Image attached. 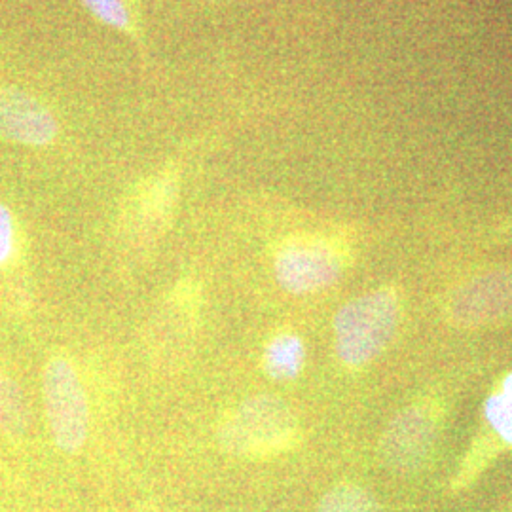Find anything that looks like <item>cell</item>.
Wrapping results in <instances>:
<instances>
[{"instance_id": "obj_1", "label": "cell", "mask_w": 512, "mask_h": 512, "mask_svg": "<svg viewBox=\"0 0 512 512\" xmlns=\"http://www.w3.org/2000/svg\"><path fill=\"white\" fill-rule=\"evenodd\" d=\"M220 448L239 459H274L296 450L302 425L293 408L274 395H256L224 414L217 429Z\"/></svg>"}, {"instance_id": "obj_2", "label": "cell", "mask_w": 512, "mask_h": 512, "mask_svg": "<svg viewBox=\"0 0 512 512\" xmlns=\"http://www.w3.org/2000/svg\"><path fill=\"white\" fill-rule=\"evenodd\" d=\"M403 317V296L387 285L346 302L334 315L336 357L348 368L376 361L397 336Z\"/></svg>"}, {"instance_id": "obj_3", "label": "cell", "mask_w": 512, "mask_h": 512, "mask_svg": "<svg viewBox=\"0 0 512 512\" xmlns=\"http://www.w3.org/2000/svg\"><path fill=\"white\" fill-rule=\"evenodd\" d=\"M353 253L348 241L327 232H298L277 243L274 274L283 291L321 293L348 272Z\"/></svg>"}, {"instance_id": "obj_4", "label": "cell", "mask_w": 512, "mask_h": 512, "mask_svg": "<svg viewBox=\"0 0 512 512\" xmlns=\"http://www.w3.org/2000/svg\"><path fill=\"white\" fill-rule=\"evenodd\" d=\"M446 420V403L435 397H420L406 404L387 423L378 454L385 467L397 475H416L433 458Z\"/></svg>"}, {"instance_id": "obj_5", "label": "cell", "mask_w": 512, "mask_h": 512, "mask_svg": "<svg viewBox=\"0 0 512 512\" xmlns=\"http://www.w3.org/2000/svg\"><path fill=\"white\" fill-rule=\"evenodd\" d=\"M442 317L452 329L478 332L512 323V266L467 275L442 298Z\"/></svg>"}, {"instance_id": "obj_6", "label": "cell", "mask_w": 512, "mask_h": 512, "mask_svg": "<svg viewBox=\"0 0 512 512\" xmlns=\"http://www.w3.org/2000/svg\"><path fill=\"white\" fill-rule=\"evenodd\" d=\"M42 403L50 435L65 454H76L90 437V403L73 361L52 355L42 368Z\"/></svg>"}, {"instance_id": "obj_7", "label": "cell", "mask_w": 512, "mask_h": 512, "mask_svg": "<svg viewBox=\"0 0 512 512\" xmlns=\"http://www.w3.org/2000/svg\"><path fill=\"white\" fill-rule=\"evenodd\" d=\"M482 421L465 461L459 469L456 486L469 484L492 459L512 450V370L495 382L482 406Z\"/></svg>"}, {"instance_id": "obj_8", "label": "cell", "mask_w": 512, "mask_h": 512, "mask_svg": "<svg viewBox=\"0 0 512 512\" xmlns=\"http://www.w3.org/2000/svg\"><path fill=\"white\" fill-rule=\"evenodd\" d=\"M59 135L54 112L31 93L0 84V141L23 147H48Z\"/></svg>"}, {"instance_id": "obj_9", "label": "cell", "mask_w": 512, "mask_h": 512, "mask_svg": "<svg viewBox=\"0 0 512 512\" xmlns=\"http://www.w3.org/2000/svg\"><path fill=\"white\" fill-rule=\"evenodd\" d=\"M202 293L194 281H181L167 294L162 306L152 317L150 346L156 355L173 359L181 349L190 344L194 336L198 313H200Z\"/></svg>"}, {"instance_id": "obj_10", "label": "cell", "mask_w": 512, "mask_h": 512, "mask_svg": "<svg viewBox=\"0 0 512 512\" xmlns=\"http://www.w3.org/2000/svg\"><path fill=\"white\" fill-rule=\"evenodd\" d=\"M179 200V177L167 169L139 184L129 200V230L141 239L152 241L162 236L171 224Z\"/></svg>"}, {"instance_id": "obj_11", "label": "cell", "mask_w": 512, "mask_h": 512, "mask_svg": "<svg viewBox=\"0 0 512 512\" xmlns=\"http://www.w3.org/2000/svg\"><path fill=\"white\" fill-rule=\"evenodd\" d=\"M306 365V346L300 334L281 330L274 334L262 353L264 372L277 382L296 380Z\"/></svg>"}, {"instance_id": "obj_12", "label": "cell", "mask_w": 512, "mask_h": 512, "mask_svg": "<svg viewBox=\"0 0 512 512\" xmlns=\"http://www.w3.org/2000/svg\"><path fill=\"white\" fill-rule=\"evenodd\" d=\"M31 416L19 385L0 368V431L8 437H23Z\"/></svg>"}, {"instance_id": "obj_13", "label": "cell", "mask_w": 512, "mask_h": 512, "mask_svg": "<svg viewBox=\"0 0 512 512\" xmlns=\"http://www.w3.org/2000/svg\"><path fill=\"white\" fill-rule=\"evenodd\" d=\"M315 512H382V507L363 486L342 482L321 497Z\"/></svg>"}, {"instance_id": "obj_14", "label": "cell", "mask_w": 512, "mask_h": 512, "mask_svg": "<svg viewBox=\"0 0 512 512\" xmlns=\"http://www.w3.org/2000/svg\"><path fill=\"white\" fill-rule=\"evenodd\" d=\"M80 4L103 25L135 40H141L137 16L129 6V0H80Z\"/></svg>"}, {"instance_id": "obj_15", "label": "cell", "mask_w": 512, "mask_h": 512, "mask_svg": "<svg viewBox=\"0 0 512 512\" xmlns=\"http://www.w3.org/2000/svg\"><path fill=\"white\" fill-rule=\"evenodd\" d=\"M21 251V232L14 211L0 202V270L10 268Z\"/></svg>"}, {"instance_id": "obj_16", "label": "cell", "mask_w": 512, "mask_h": 512, "mask_svg": "<svg viewBox=\"0 0 512 512\" xmlns=\"http://www.w3.org/2000/svg\"><path fill=\"white\" fill-rule=\"evenodd\" d=\"M219 2H220V0H219Z\"/></svg>"}]
</instances>
